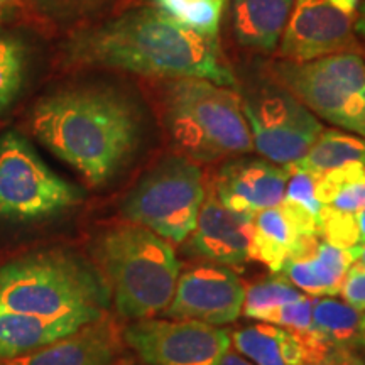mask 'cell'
I'll return each instance as SVG.
<instances>
[{
  "instance_id": "6da1fadb",
  "label": "cell",
  "mask_w": 365,
  "mask_h": 365,
  "mask_svg": "<svg viewBox=\"0 0 365 365\" xmlns=\"http://www.w3.org/2000/svg\"><path fill=\"white\" fill-rule=\"evenodd\" d=\"M61 65L107 68L159 80L202 78L235 86L218 38L198 34L158 7H137L75 31L61 46Z\"/></svg>"
},
{
  "instance_id": "7a4b0ae2",
  "label": "cell",
  "mask_w": 365,
  "mask_h": 365,
  "mask_svg": "<svg viewBox=\"0 0 365 365\" xmlns=\"http://www.w3.org/2000/svg\"><path fill=\"white\" fill-rule=\"evenodd\" d=\"M29 130L90 186H103L139 149L144 118L139 103L110 85L63 86L41 97Z\"/></svg>"
},
{
  "instance_id": "3957f363",
  "label": "cell",
  "mask_w": 365,
  "mask_h": 365,
  "mask_svg": "<svg viewBox=\"0 0 365 365\" xmlns=\"http://www.w3.org/2000/svg\"><path fill=\"white\" fill-rule=\"evenodd\" d=\"M93 255L118 317L135 322L164 314L181 274L170 242L125 220L105 228Z\"/></svg>"
},
{
  "instance_id": "277c9868",
  "label": "cell",
  "mask_w": 365,
  "mask_h": 365,
  "mask_svg": "<svg viewBox=\"0 0 365 365\" xmlns=\"http://www.w3.org/2000/svg\"><path fill=\"white\" fill-rule=\"evenodd\" d=\"M110 291L93 264L65 250L22 255L0 269V309L48 319L107 313Z\"/></svg>"
},
{
  "instance_id": "5b68a950",
  "label": "cell",
  "mask_w": 365,
  "mask_h": 365,
  "mask_svg": "<svg viewBox=\"0 0 365 365\" xmlns=\"http://www.w3.org/2000/svg\"><path fill=\"white\" fill-rule=\"evenodd\" d=\"M163 118L181 156L212 163L254 149L235 91L202 78L170 80L163 90Z\"/></svg>"
},
{
  "instance_id": "8992f818",
  "label": "cell",
  "mask_w": 365,
  "mask_h": 365,
  "mask_svg": "<svg viewBox=\"0 0 365 365\" xmlns=\"http://www.w3.org/2000/svg\"><path fill=\"white\" fill-rule=\"evenodd\" d=\"M207 196L203 173L176 154L159 161L135 182L122 203V215L170 244L188 239Z\"/></svg>"
},
{
  "instance_id": "52a82bcc",
  "label": "cell",
  "mask_w": 365,
  "mask_h": 365,
  "mask_svg": "<svg viewBox=\"0 0 365 365\" xmlns=\"http://www.w3.org/2000/svg\"><path fill=\"white\" fill-rule=\"evenodd\" d=\"M274 81L289 90L314 115L365 137V61L357 53H339L308 63L271 66Z\"/></svg>"
},
{
  "instance_id": "ba28073f",
  "label": "cell",
  "mask_w": 365,
  "mask_h": 365,
  "mask_svg": "<svg viewBox=\"0 0 365 365\" xmlns=\"http://www.w3.org/2000/svg\"><path fill=\"white\" fill-rule=\"evenodd\" d=\"M83 193L59 178L19 132L0 139V218L33 222L81 203Z\"/></svg>"
},
{
  "instance_id": "9c48e42d",
  "label": "cell",
  "mask_w": 365,
  "mask_h": 365,
  "mask_svg": "<svg viewBox=\"0 0 365 365\" xmlns=\"http://www.w3.org/2000/svg\"><path fill=\"white\" fill-rule=\"evenodd\" d=\"M240 100L254 149L279 166L303 159L325 130L307 105L276 81Z\"/></svg>"
},
{
  "instance_id": "30bf717a",
  "label": "cell",
  "mask_w": 365,
  "mask_h": 365,
  "mask_svg": "<svg viewBox=\"0 0 365 365\" xmlns=\"http://www.w3.org/2000/svg\"><path fill=\"white\" fill-rule=\"evenodd\" d=\"M124 341L148 365H217L230 349V331L191 319H135Z\"/></svg>"
},
{
  "instance_id": "8fae6325",
  "label": "cell",
  "mask_w": 365,
  "mask_h": 365,
  "mask_svg": "<svg viewBox=\"0 0 365 365\" xmlns=\"http://www.w3.org/2000/svg\"><path fill=\"white\" fill-rule=\"evenodd\" d=\"M244 299L245 287L230 267L203 264L180 274L175 296L164 317L213 327L230 325L242 314Z\"/></svg>"
},
{
  "instance_id": "7c38bea8",
  "label": "cell",
  "mask_w": 365,
  "mask_h": 365,
  "mask_svg": "<svg viewBox=\"0 0 365 365\" xmlns=\"http://www.w3.org/2000/svg\"><path fill=\"white\" fill-rule=\"evenodd\" d=\"M354 17L336 9L330 0H294L293 11L279 41L284 61L313 59L357 49Z\"/></svg>"
},
{
  "instance_id": "4fadbf2b",
  "label": "cell",
  "mask_w": 365,
  "mask_h": 365,
  "mask_svg": "<svg viewBox=\"0 0 365 365\" xmlns=\"http://www.w3.org/2000/svg\"><path fill=\"white\" fill-rule=\"evenodd\" d=\"M252 227L254 215L232 212L210 190L188 237V249L210 264L244 266L252 261Z\"/></svg>"
},
{
  "instance_id": "5bb4252c",
  "label": "cell",
  "mask_w": 365,
  "mask_h": 365,
  "mask_svg": "<svg viewBox=\"0 0 365 365\" xmlns=\"http://www.w3.org/2000/svg\"><path fill=\"white\" fill-rule=\"evenodd\" d=\"M319 220L293 205L281 203L254 215L250 254L272 272L293 257H299L317 247Z\"/></svg>"
},
{
  "instance_id": "9a60e30c",
  "label": "cell",
  "mask_w": 365,
  "mask_h": 365,
  "mask_svg": "<svg viewBox=\"0 0 365 365\" xmlns=\"http://www.w3.org/2000/svg\"><path fill=\"white\" fill-rule=\"evenodd\" d=\"M289 171L264 159H232L218 170L212 191L228 210L255 215L282 203Z\"/></svg>"
},
{
  "instance_id": "2e32d148",
  "label": "cell",
  "mask_w": 365,
  "mask_h": 365,
  "mask_svg": "<svg viewBox=\"0 0 365 365\" xmlns=\"http://www.w3.org/2000/svg\"><path fill=\"white\" fill-rule=\"evenodd\" d=\"M124 345L122 328L105 313L70 335L0 365H113Z\"/></svg>"
},
{
  "instance_id": "e0dca14e",
  "label": "cell",
  "mask_w": 365,
  "mask_h": 365,
  "mask_svg": "<svg viewBox=\"0 0 365 365\" xmlns=\"http://www.w3.org/2000/svg\"><path fill=\"white\" fill-rule=\"evenodd\" d=\"M230 340L254 365H317L331 350L313 331L296 335L262 322L232 331Z\"/></svg>"
},
{
  "instance_id": "ac0fdd59",
  "label": "cell",
  "mask_w": 365,
  "mask_h": 365,
  "mask_svg": "<svg viewBox=\"0 0 365 365\" xmlns=\"http://www.w3.org/2000/svg\"><path fill=\"white\" fill-rule=\"evenodd\" d=\"M93 322L85 317L48 319L0 309V364L22 357Z\"/></svg>"
},
{
  "instance_id": "d6986e66",
  "label": "cell",
  "mask_w": 365,
  "mask_h": 365,
  "mask_svg": "<svg viewBox=\"0 0 365 365\" xmlns=\"http://www.w3.org/2000/svg\"><path fill=\"white\" fill-rule=\"evenodd\" d=\"M294 0H234L232 24L239 43L271 53L279 46Z\"/></svg>"
},
{
  "instance_id": "ffe728a7",
  "label": "cell",
  "mask_w": 365,
  "mask_h": 365,
  "mask_svg": "<svg viewBox=\"0 0 365 365\" xmlns=\"http://www.w3.org/2000/svg\"><path fill=\"white\" fill-rule=\"evenodd\" d=\"M362 313L333 296H313L312 331L328 349H350L360 345Z\"/></svg>"
},
{
  "instance_id": "44dd1931",
  "label": "cell",
  "mask_w": 365,
  "mask_h": 365,
  "mask_svg": "<svg viewBox=\"0 0 365 365\" xmlns=\"http://www.w3.org/2000/svg\"><path fill=\"white\" fill-rule=\"evenodd\" d=\"M346 164L365 166V137L330 129L323 130L307 156L291 164V168H298L314 175H325Z\"/></svg>"
},
{
  "instance_id": "7402d4cb",
  "label": "cell",
  "mask_w": 365,
  "mask_h": 365,
  "mask_svg": "<svg viewBox=\"0 0 365 365\" xmlns=\"http://www.w3.org/2000/svg\"><path fill=\"white\" fill-rule=\"evenodd\" d=\"M318 200L323 207L355 213L365 210V166L346 164L339 170L318 175Z\"/></svg>"
},
{
  "instance_id": "603a6c76",
  "label": "cell",
  "mask_w": 365,
  "mask_h": 365,
  "mask_svg": "<svg viewBox=\"0 0 365 365\" xmlns=\"http://www.w3.org/2000/svg\"><path fill=\"white\" fill-rule=\"evenodd\" d=\"M171 19L195 33L218 38L225 2L223 0H153Z\"/></svg>"
},
{
  "instance_id": "cb8c5ba5",
  "label": "cell",
  "mask_w": 365,
  "mask_h": 365,
  "mask_svg": "<svg viewBox=\"0 0 365 365\" xmlns=\"http://www.w3.org/2000/svg\"><path fill=\"white\" fill-rule=\"evenodd\" d=\"M354 262L355 257L352 250L336 247V245L319 239L317 247L309 254L313 279L317 284V296L339 294L341 282Z\"/></svg>"
},
{
  "instance_id": "d4e9b609",
  "label": "cell",
  "mask_w": 365,
  "mask_h": 365,
  "mask_svg": "<svg viewBox=\"0 0 365 365\" xmlns=\"http://www.w3.org/2000/svg\"><path fill=\"white\" fill-rule=\"evenodd\" d=\"M27 46L19 36L0 31V112L19 97L27 71Z\"/></svg>"
},
{
  "instance_id": "484cf974",
  "label": "cell",
  "mask_w": 365,
  "mask_h": 365,
  "mask_svg": "<svg viewBox=\"0 0 365 365\" xmlns=\"http://www.w3.org/2000/svg\"><path fill=\"white\" fill-rule=\"evenodd\" d=\"M299 289L291 284L284 276L279 272H272V276L262 277V279L255 281L245 289V299L242 314L245 318H252L262 322L271 313L274 308L281 307V304L293 303L303 298Z\"/></svg>"
},
{
  "instance_id": "4316f807",
  "label": "cell",
  "mask_w": 365,
  "mask_h": 365,
  "mask_svg": "<svg viewBox=\"0 0 365 365\" xmlns=\"http://www.w3.org/2000/svg\"><path fill=\"white\" fill-rule=\"evenodd\" d=\"M286 168L289 171V178H287L284 200L282 202L293 205V207L303 210V212L309 213V215L319 220L323 205L317 195L318 175L304 170H298V168Z\"/></svg>"
},
{
  "instance_id": "83f0119b",
  "label": "cell",
  "mask_w": 365,
  "mask_h": 365,
  "mask_svg": "<svg viewBox=\"0 0 365 365\" xmlns=\"http://www.w3.org/2000/svg\"><path fill=\"white\" fill-rule=\"evenodd\" d=\"M319 239L341 249L359 245V230L355 215L339 212L331 207H323L319 217Z\"/></svg>"
},
{
  "instance_id": "f1b7e54d",
  "label": "cell",
  "mask_w": 365,
  "mask_h": 365,
  "mask_svg": "<svg viewBox=\"0 0 365 365\" xmlns=\"http://www.w3.org/2000/svg\"><path fill=\"white\" fill-rule=\"evenodd\" d=\"M29 2L46 19L54 22H75L108 6L112 0H29Z\"/></svg>"
},
{
  "instance_id": "f546056e",
  "label": "cell",
  "mask_w": 365,
  "mask_h": 365,
  "mask_svg": "<svg viewBox=\"0 0 365 365\" xmlns=\"http://www.w3.org/2000/svg\"><path fill=\"white\" fill-rule=\"evenodd\" d=\"M312 308L313 296L307 294L298 301H293V303H286L274 308L262 319V323L282 327L286 330L296 333V335H307V333L312 331Z\"/></svg>"
},
{
  "instance_id": "4dcf8cb0",
  "label": "cell",
  "mask_w": 365,
  "mask_h": 365,
  "mask_svg": "<svg viewBox=\"0 0 365 365\" xmlns=\"http://www.w3.org/2000/svg\"><path fill=\"white\" fill-rule=\"evenodd\" d=\"M339 294L354 309L360 313L365 312V266L362 262L355 261L350 266Z\"/></svg>"
},
{
  "instance_id": "1f68e13d",
  "label": "cell",
  "mask_w": 365,
  "mask_h": 365,
  "mask_svg": "<svg viewBox=\"0 0 365 365\" xmlns=\"http://www.w3.org/2000/svg\"><path fill=\"white\" fill-rule=\"evenodd\" d=\"M317 365H365L364 359L350 349H331Z\"/></svg>"
},
{
  "instance_id": "d6a6232c",
  "label": "cell",
  "mask_w": 365,
  "mask_h": 365,
  "mask_svg": "<svg viewBox=\"0 0 365 365\" xmlns=\"http://www.w3.org/2000/svg\"><path fill=\"white\" fill-rule=\"evenodd\" d=\"M217 365H254V364L250 362L249 359H245L244 355H240L239 352H234V350L228 349Z\"/></svg>"
},
{
  "instance_id": "836d02e7",
  "label": "cell",
  "mask_w": 365,
  "mask_h": 365,
  "mask_svg": "<svg viewBox=\"0 0 365 365\" xmlns=\"http://www.w3.org/2000/svg\"><path fill=\"white\" fill-rule=\"evenodd\" d=\"M330 2L339 9V11L349 14V16H354L360 6V0H330Z\"/></svg>"
},
{
  "instance_id": "e575fe53",
  "label": "cell",
  "mask_w": 365,
  "mask_h": 365,
  "mask_svg": "<svg viewBox=\"0 0 365 365\" xmlns=\"http://www.w3.org/2000/svg\"><path fill=\"white\" fill-rule=\"evenodd\" d=\"M357 11H359V17L354 21V31L360 36V38H362L365 44V2L360 4Z\"/></svg>"
},
{
  "instance_id": "d590c367",
  "label": "cell",
  "mask_w": 365,
  "mask_h": 365,
  "mask_svg": "<svg viewBox=\"0 0 365 365\" xmlns=\"http://www.w3.org/2000/svg\"><path fill=\"white\" fill-rule=\"evenodd\" d=\"M355 222H357V230H359V245L365 244V210L364 212L355 213Z\"/></svg>"
},
{
  "instance_id": "8d00e7d4",
  "label": "cell",
  "mask_w": 365,
  "mask_h": 365,
  "mask_svg": "<svg viewBox=\"0 0 365 365\" xmlns=\"http://www.w3.org/2000/svg\"><path fill=\"white\" fill-rule=\"evenodd\" d=\"M350 250H352L355 261L362 262L364 266H365V244H362V245H355V247H352Z\"/></svg>"
},
{
  "instance_id": "74e56055",
  "label": "cell",
  "mask_w": 365,
  "mask_h": 365,
  "mask_svg": "<svg viewBox=\"0 0 365 365\" xmlns=\"http://www.w3.org/2000/svg\"><path fill=\"white\" fill-rule=\"evenodd\" d=\"M360 345L365 350V312L362 313V322H360Z\"/></svg>"
},
{
  "instance_id": "f35d334b",
  "label": "cell",
  "mask_w": 365,
  "mask_h": 365,
  "mask_svg": "<svg viewBox=\"0 0 365 365\" xmlns=\"http://www.w3.org/2000/svg\"><path fill=\"white\" fill-rule=\"evenodd\" d=\"M14 2H16V0H0V14H2L4 11H7V9L11 7Z\"/></svg>"
},
{
  "instance_id": "ab89813d",
  "label": "cell",
  "mask_w": 365,
  "mask_h": 365,
  "mask_svg": "<svg viewBox=\"0 0 365 365\" xmlns=\"http://www.w3.org/2000/svg\"><path fill=\"white\" fill-rule=\"evenodd\" d=\"M223 2H225V4H227V0H223Z\"/></svg>"
}]
</instances>
